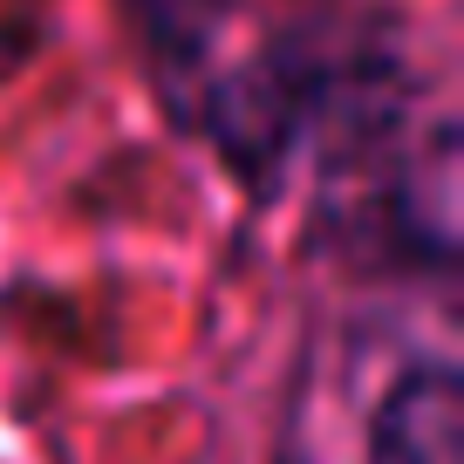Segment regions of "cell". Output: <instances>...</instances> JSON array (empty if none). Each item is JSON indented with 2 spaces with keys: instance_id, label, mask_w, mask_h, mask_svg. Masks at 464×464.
<instances>
[{
  "instance_id": "6da1fadb",
  "label": "cell",
  "mask_w": 464,
  "mask_h": 464,
  "mask_svg": "<svg viewBox=\"0 0 464 464\" xmlns=\"http://www.w3.org/2000/svg\"><path fill=\"white\" fill-rule=\"evenodd\" d=\"M369 464H464V382L423 362L382 396L369 423Z\"/></svg>"
}]
</instances>
